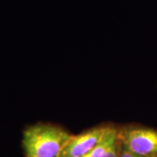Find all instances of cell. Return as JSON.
<instances>
[{
	"label": "cell",
	"mask_w": 157,
	"mask_h": 157,
	"mask_svg": "<svg viewBox=\"0 0 157 157\" xmlns=\"http://www.w3.org/2000/svg\"><path fill=\"white\" fill-rule=\"evenodd\" d=\"M72 135L54 124L30 125L23 131L21 144L25 157H59Z\"/></svg>",
	"instance_id": "1"
},
{
	"label": "cell",
	"mask_w": 157,
	"mask_h": 157,
	"mask_svg": "<svg viewBox=\"0 0 157 157\" xmlns=\"http://www.w3.org/2000/svg\"><path fill=\"white\" fill-rule=\"evenodd\" d=\"M121 146L143 157H157V130L143 126H125L118 128Z\"/></svg>",
	"instance_id": "2"
},
{
	"label": "cell",
	"mask_w": 157,
	"mask_h": 157,
	"mask_svg": "<svg viewBox=\"0 0 157 157\" xmlns=\"http://www.w3.org/2000/svg\"><path fill=\"white\" fill-rule=\"evenodd\" d=\"M109 125L98 126L78 135H72L59 157H84L95 147L109 130Z\"/></svg>",
	"instance_id": "3"
},
{
	"label": "cell",
	"mask_w": 157,
	"mask_h": 157,
	"mask_svg": "<svg viewBox=\"0 0 157 157\" xmlns=\"http://www.w3.org/2000/svg\"><path fill=\"white\" fill-rule=\"evenodd\" d=\"M121 144L118 136V128L110 126L103 140L84 157H120Z\"/></svg>",
	"instance_id": "4"
},
{
	"label": "cell",
	"mask_w": 157,
	"mask_h": 157,
	"mask_svg": "<svg viewBox=\"0 0 157 157\" xmlns=\"http://www.w3.org/2000/svg\"><path fill=\"white\" fill-rule=\"evenodd\" d=\"M120 157H143L140 156V155H138L136 154H134L132 152L127 150L126 148H124L123 147L121 146V155Z\"/></svg>",
	"instance_id": "5"
}]
</instances>
